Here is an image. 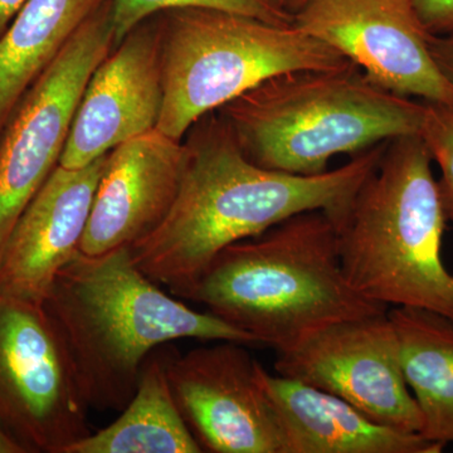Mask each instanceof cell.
Wrapping results in <instances>:
<instances>
[{"label":"cell","instance_id":"19","mask_svg":"<svg viewBox=\"0 0 453 453\" xmlns=\"http://www.w3.org/2000/svg\"><path fill=\"white\" fill-rule=\"evenodd\" d=\"M183 8H208L243 14L273 25L290 26L291 13L271 7L265 0H112L115 47L140 23L157 13Z\"/></svg>","mask_w":453,"mask_h":453},{"label":"cell","instance_id":"24","mask_svg":"<svg viewBox=\"0 0 453 453\" xmlns=\"http://www.w3.org/2000/svg\"><path fill=\"white\" fill-rule=\"evenodd\" d=\"M0 453H27L25 447L0 426Z\"/></svg>","mask_w":453,"mask_h":453},{"label":"cell","instance_id":"25","mask_svg":"<svg viewBox=\"0 0 453 453\" xmlns=\"http://www.w3.org/2000/svg\"><path fill=\"white\" fill-rule=\"evenodd\" d=\"M265 2L270 4L271 7L286 12V13H291L292 16H294L295 12L297 11V8H299L305 0H265Z\"/></svg>","mask_w":453,"mask_h":453},{"label":"cell","instance_id":"20","mask_svg":"<svg viewBox=\"0 0 453 453\" xmlns=\"http://www.w3.org/2000/svg\"><path fill=\"white\" fill-rule=\"evenodd\" d=\"M419 135L440 168L441 201L447 220L453 223V103H425Z\"/></svg>","mask_w":453,"mask_h":453},{"label":"cell","instance_id":"3","mask_svg":"<svg viewBox=\"0 0 453 453\" xmlns=\"http://www.w3.org/2000/svg\"><path fill=\"white\" fill-rule=\"evenodd\" d=\"M180 299L276 351L327 325L388 312L349 283L335 222L323 211L229 244Z\"/></svg>","mask_w":453,"mask_h":453},{"label":"cell","instance_id":"22","mask_svg":"<svg viewBox=\"0 0 453 453\" xmlns=\"http://www.w3.org/2000/svg\"><path fill=\"white\" fill-rule=\"evenodd\" d=\"M429 50L441 73L453 85V33L431 35Z\"/></svg>","mask_w":453,"mask_h":453},{"label":"cell","instance_id":"15","mask_svg":"<svg viewBox=\"0 0 453 453\" xmlns=\"http://www.w3.org/2000/svg\"><path fill=\"white\" fill-rule=\"evenodd\" d=\"M256 380L279 414L288 453H441L445 449L419 434L380 425L339 396L271 375L259 363Z\"/></svg>","mask_w":453,"mask_h":453},{"label":"cell","instance_id":"4","mask_svg":"<svg viewBox=\"0 0 453 453\" xmlns=\"http://www.w3.org/2000/svg\"><path fill=\"white\" fill-rule=\"evenodd\" d=\"M432 163L419 134L389 140L335 222L339 256L349 283L368 299L453 321V273L442 259L449 220Z\"/></svg>","mask_w":453,"mask_h":453},{"label":"cell","instance_id":"6","mask_svg":"<svg viewBox=\"0 0 453 453\" xmlns=\"http://www.w3.org/2000/svg\"><path fill=\"white\" fill-rule=\"evenodd\" d=\"M159 31L164 100L157 130L179 142L203 116L270 77L353 65L294 25L219 9L164 12Z\"/></svg>","mask_w":453,"mask_h":453},{"label":"cell","instance_id":"13","mask_svg":"<svg viewBox=\"0 0 453 453\" xmlns=\"http://www.w3.org/2000/svg\"><path fill=\"white\" fill-rule=\"evenodd\" d=\"M184 157V142L157 129L112 149L80 251L103 255L153 234L177 199Z\"/></svg>","mask_w":453,"mask_h":453},{"label":"cell","instance_id":"1","mask_svg":"<svg viewBox=\"0 0 453 453\" xmlns=\"http://www.w3.org/2000/svg\"><path fill=\"white\" fill-rule=\"evenodd\" d=\"M177 199L162 225L131 244V259L151 281L180 299L229 244L264 234L295 214L323 211L336 222L380 165L387 142L318 175L253 164L219 113L188 131Z\"/></svg>","mask_w":453,"mask_h":453},{"label":"cell","instance_id":"18","mask_svg":"<svg viewBox=\"0 0 453 453\" xmlns=\"http://www.w3.org/2000/svg\"><path fill=\"white\" fill-rule=\"evenodd\" d=\"M405 381L422 416L419 434L453 443V321L427 310L393 308Z\"/></svg>","mask_w":453,"mask_h":453},{"label":"cell","instance_id":"21","mask_svg":"<svg viewBox=\"0 0 453 453\" xmlns=\"http://www.w3.org/2000/svg\"><path fill=\"white\" fill-rule=\"evenodd\" d=\"M412 5L429 35L453 33V0H412Z\"/></svg>","mask_w":453,"mask_h":453},{"label":"cell","instance_id":"2","mask_svg":"<svg viewBox=\"0 0 453 453\" xmlns=\"http://www.w3.org/2000/svg\"><path fill=\"white\" fill-rule=\"evenodd\" d=\"M44 308L64 340L89 408L121 412L134 396L146 357L181 339L258 345L211 312L166 294L120 247L80 251L57 273Z\"/></svg>","mask_w":453,"mask_h":453},{"label":"cell","instance_id":"10","mask_svg":"<svg viewBox=\"0 0 453 453\" xmlns=\"http://www.w3.org/2000/svg\"><path fill=\"white\" fill-rule=\"evenodd\" d=\"M292 25L338 50L380 88L425 103H453L412 0H305Z\"/></svg>","mask_w":453,"mask_h":453},{"label":"cell","instance_id":"5","mask_svg":"<svg viewBox=\"0 0 453 453\" xmlns=\"http://www.w3.org/2000/svg\"><path fill=\"white\" fill-rule=\"evenodd\" d=\"M217 112L256 165L318 175L336 155L419 134L425 103L380 88L351 65L277 74Z\"/></svg>","mask_w":453,"mask_h":453},{"label":"cell","instance_id":"17","mask_svg":"<svg viewBox=\"0 0 453 453\" xmlns=\"http://www.w3.org/2000/svg\"><path fill=\"white\" fill-rule=\"evenodd\" d=\"M175 348L172 342L154 349L142 366L138 387L107 427L71 446L65 453H201L179 412L166 368Z\"/></svg>","mask_w":453,"mask_h":453},{"label":"cell","instance_id":"12","mask_svg":"<svg viewBox=\"0 0 453 453\" xmlns=\"http://www.w3.org/2000/svg\"><path fill=\"white\" fill-rule=\"evenodd\" d=\"M97 65L83 91L59 165L81 169L157 129L164 89L159 20L140 23Z\"/></svg>","mask_w":453,"mask_h":453},{"label":"cell","instance_id":"23","mask_svg":"<svg viewBox=\"0 0 453 453\" xmlns=\"http://www.w3.org/2000/svg\"><path fill=\"white\" fill-rule=\"evenodd\" d=\"M25 2L26 0H0V35L8 28L9 23Z\"/></svg>","mask_w":453,"mask_h":453},{"label":"cell","instance_id":"8","mask_svg":"<svg viewBox=\"0 0 453 453\" xmlns=\"http://www.w3.org/2000/svg\"><path fill=\"white\" fill-rule=\"evenodd\" d=\"M113 47L109 0L33 83L0 131V256L20 214L59 165L89 77Z\"/></svg>","mask_w":453,"mask_h":453},{"label":"cell","instance_id":"14","mask_svg":"<svg viewBox=\"0 0 453 453\" xmlns=\"http://www.w3.org/2000/svg\"><path fill=\"white\" fill-rule=\"evenodd\" d=\"M106 157L81 169L53 170L4 244L0 294L44 303L57 273L80 252Z\"/></svg>","mask_w":453,"mask_h":453},{"label":"cell","instance_id":"16","mask_svg":"<svg viewBox=\"0 0 453 453\" xmlns=\"http://www.w3.org/2000/svg\"><path fill=\"white\" fill-rule=\"evenodd\" d=\"M109 0H26L0 35V131L33 83Z\"/></svg>","mask_w":453,"mask_h":453},{"label":"cell","instance_id":"9","mask_svg":"<svg viewBox=\"0 0 453 453\" xmlns=\"http://www.w3.org/2000/svg\"><path fill=\"white\" fill-rule=\"evenodd\" d=\"M275 369L344 399L380 425L421 432V412L405 381L388 312L321 327L277 351Z\"/></svg>","mask_w":453,"mask_h":453},{"label":"cell","instance_id":"7","mask_svg":"<svg viewBox=\"0 0 453 453\" xmlns=\"http://www.w3.org/2000/svg\"><path fill=\"white\" fill-rule=\"evenodd\" d=\"M88 411L43 303L0 294V426L27 453H65L92 434Z\"/></svg>","mask_w":453,"mask_h":453},{"label":"cell","instance_id":"11","mask_svg":"<svg viewBox=\"0 0 453 453\" xmlns=\"http://www.w3.org/2000/svg\"><path fill=\"white\" fill-rule=\"evenodd\" d=\"M249 345L219 342L173 351L170 389L203 452L288 453L275 407L256 380L258 362Z\"/></svg>","mask_w":453,"mask_h":453}]
</instances>
